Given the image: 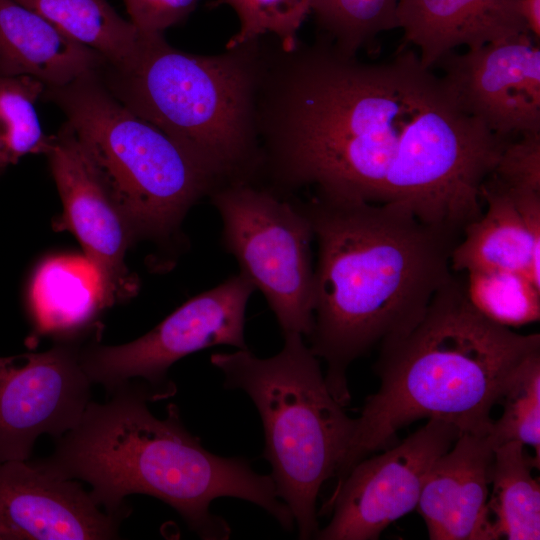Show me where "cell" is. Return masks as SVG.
Instances as JSON below:
<instances>
[{"label":"cell","instance_id":"obj_30","mask_svg":"<svg viewBox=\"0 0 540 540\" xmlns=\"http://www.w3.org/2000/svg\"><path fill=\"white\" fill-rule=\"evenodd\" d=\"M0 540H13L12 535L0 524Z\"/></svg>","mask_w":540,"mask_h":540},{"label":"cell","instance_id":"obj_23","mask_svg":"<svg viewBox=\"0 0 540 540\" xmlns=\"http://www.w3.org/2000/svg\"><path fill=\"white\" fill-rule=\"evenodd\" d=\"M467 275V296L486 318L508 328L539 320L540 287L527 276L507 271H474Z\"/></svg>","mask_w":540,"mask_h":540},{"label":"cell","instance_id":"obj_4","mask_svg":"<svg viewBox=\"0 0 540 540\" xmlns=\"http://www.w3.org/2000/svg\"><path fill=\"white\" fill-rule=\"evenodd\" d=\"M539 351L538 333L520 334L486 318L452 274L415 328L380 347V387L355 419L337 483L423 418L452 423L461 434L490 433L493 407L520 365Z\"/></svg>","mask_w":540,"mask_h":540},{"label":"cell","instance_id":"obj_28","mask_svg":"<svg viewBox=\"0 0 540 540\" xmlns=\"http://www.w3.org/2000/svg\"><path fill=\"white\" fill-rule=\"evenodd\" d=\"M200 0H124L130 21L146 35H160L184 20Z\"/></svg>","mask_w":540,"mask_h":540},{"label":"cell","instance_id":"obj_6","mask_svg":"<svg viewBox=\"0 0 540 540\" xmlns=\"http://www.w3.org/2000/svg\"><path fill=\"white\" fill-rule=\"evenodd\" d=\"M283 336V348L269 358L239 349L212 354L210 360L223 373L224 388L244 391L255 404L277 495L289 507L299 538L310 539L319 530L320 488L336 476L355 419L329 391L319 358L302 335Z\"/></svg>","mask_w":540,"mask_h":540},{"label":"cell","instance_id":"obj_2","mask_svg":"<svg viewBox=\"0 0 540 540\" xmlns=\"http://www.w3.org/2000/svg\"><path fill=\"white\" fill-rule=\"evenodd\" d=\"M292 198L318 247L309 347L326 363L329 391L346 406L349 365L415 328L453 274L451 254L462 234L387 204L315 192Z\"/></svg>","mask_w":540,"mask_h":540},{"label":"cell","instance_id":"obj_22","mask_svg":"<svg viewBox=\"0 0 540 540\" xmlns=\"http://www.w3.org/2000/svg\"><path fill=\"white\" fill-rule=\"evenodd\" d=\"M45 84L28 75L0 74V175L27 154L48 151L46 135L35 108Z\"/></svg>","mask_w":540,"mask_h":540},{"label":"cell","instance_id":"obj_15","mask_svg":"<svg viewBox=\"0 0 540 540\" xmlns=\"http://www.w3.org/2000/svg\"><path fill=\"white\" fill-rule=\"evenodd\" d=\"M495 444L462 433L431 467L417 504L432 540H497L488 507Z\"/></svg>","mask_w":540,"mask_h":540},{"label":"cell","instance_id":"obj_8","mask_svg":"<svg viewBox=\"0 0 540 540\" xmlns=\"http://www.w3.org/2000/svg\"><path fill=\"white\" fill-rule=\"evenodd\" d=\"M223 248L265 296L283 334L308 337L313 328L314 268L309 220L295 200L251 184L214 189Z\"/></svg>","mask_w":540,"mask_h":540},{"label":"cell","instance_id":"obj_5","mask_svg":"<svg viewBox=\"0 0 540 540\" xmlns=\"http://www.w3.org/2000/svg\"><path fill=\"white\" fill-rule=\"evenodd\" d=\"M262 37L214 55L150 35L126 70H98L123 105L177 142L215 181L255 184L260 148L255 100Z\"/></svg>","mask_w":540,"mask_h":540},{"label":"cell","instance_id":"obj_27","mask_svg":"<svg viewBox=\"0 0 540 540\" xmlns=\"http://www.w3.org/2000/svg\"><path fill=\"white\" fill-rule=\"evenodd\" d=\"M490 176L508 189L540 193V132L510 140Z\"/></svg>","mask_w":540,"mask_h":540},{"label":"cell","instance_id":"obj_7","mask_svg":"<svg viewBox=\"0 0 540 540\" xmlns=\"http://www.w3.org/2000/svg\"><path fill=\"white\" fill-rule=\"evenodd\" d=\"M98 70L46 87L42 99L65 114L136 239L171 243L190 208L217 185L177 142L116 99Z\"/></svg>","mask_w":540,"mask_h":540},{"label":"cell","instance_id":"obj_9","mask_svg":"<svg viewBox=\"0 0 540 540\" xmlns=\"http://www.w3.org/2000/svg\"><path fill=\"white\" fill-rule=\"evenodd\" d=\"M256 290L241 272L204 291L173 311L138 339L115 346L91 344L80 350V363L91 383L111 394L133 378H141L158 400L172 396L169 368L181 358L216 345L248 349L245 312Z\"/></svg>","mask_w":540,"mask_h":540},{"label":"cell","instance_id":"obj_12","mask_svg":"<svg viewBox=\"0 0 540 540\" xmlns=\"http://www.w3.org/2000/svg\"><path fill=\"white\" fill-rule=\"evenodd\" d=\"M46 155L63 204L58 229L72 232L80 242L99 275L106 307L131 297L138 283L125 255L136 237L68 122L53 135Z\"/></svg>","mask_w":540,"mask_h":540},{"label":"cell","instance_id":"obj_10","mask_svg":"<svg viewBox=\"0 0 540 540\" xmlns=\"http://www.w3.org/2000/svg\"><path fill=\"white\" fill-rule=\"evenodd\" d=\"M452 423L427 424L385 452L356 463L336 484L321 514L332 512L320 540H375L394 521L417 507L434 462L460 435Z\"/></svg>","mask_w":540,"mask_h":540},{"label":"cell","instance_id":"obj_18","mask_svg":"<svg viewBox=\"0 0 540 540\" xmlns=\"http://www.w3.org/2000/svg\"><path fill=\"white\" fill-rule=\"evenodd\" d=\"M105 64L99 53L39 13L15 0H0V74L28 75L55 87Z\"/></svg>","mask_w":540,"mask_h":540},{"label":"cell","instance_id":"obj_13","mask_svg":"<svg viewBox=\"0 0 540 540\" xmlns=\"http://www.w3.org/2000/svg\"><path fill=\"white\" fill-rule=\"evenodd\" d=\"M437 64L459 107L493 133L540 132V48L530 33L452 51Z\"/></svg>","mask_w":540,"mask_h":540},{"label":"cell","instance_id":"obj_17","mask_svg":"<svg viewBox=\"0 0 540 540\" xmlns=\"http://www.w3.org/2000/svg\"><path fill=\"white\" fill-rule=\"evenodd\" d=\"M397 21L430 69L459 46L474 49L529 33L518 0H399Z\"/></svg>","mask_w":540,"mask_h":540},{"label":"cell","instance_id":"obj_1","mask_svg":"<svg viewBox=\"0 0 540 540\" xmlns=\"http://www.w3.org/2000/svg\"><path fill=\"white\" fill-rule=\"evenodd\" d=\"M257 185L387 204L462 231L510 141L457 104L411 50L367 63L330 41L265 42L255 100Z\"/></svg>","mask_w":540,"mask_h":540},{"label":"cell","instance_id":"obj_21","mask_svg":"<svg viewBox=\"0 0 540 540\" xmlns=\"http://www.w3.org/2000/svg\"><path fill=\"white\" fill-rule=\"evenodd\" d=\"M539 459L517 441L494 448L488 507L497 539L540 538V487L533 476Z\"/></svg>","mask_w":540,"mask_h":540},{"label":"cell","instance_id":"obj_29","mask_svg":"<svg viewBox=\"0 0 540 540\" xmlns=\"http://www.w3.org/2000/svg\"><path fill=\"white\" fill-rule=\"evenodd\" d=\"M518 6L528 32L539 42L540 0H518Z\"/></svg>","mask_w":540,"mask_h":540},{"label":"cell","instance_id":"obj_25","mask_svg":"<svg viewBox=\"0 0 540 540\" xmlns=\"http://www.w3.org/2000/svg\"><path fill=\"white\" fill-rule=\"evenodd\" d=\"M499 404L503 413L490 431L495 447L517 441L532 447L540 459V351L520 365Z\"/></svg>","mask_w":540,"mask_h":540},{"label":"cell","instance_id":"obj_11","mask_svg":"<svg viewBox=\"0 0 540 540\" xmlns=\"http://www.w3.org/2000/svg\"><path fill=\"white\" fill-rule=\"evenodd\" d=\"M91 385L71 342L0 357V462L27 461L40 435L57 439L71 430L91 401Z\"/></svg>","mask_w":540,"mask_h":540},{"label":"cell","instance_id":"obj_20","mask_svg":"<svg viewBox=\"0 0 540 540\" xmlns=\"http://www.w3.org/2000/svg\"><path fill=\"white\" fill-rule=\"evenodd\" d=\"M39 13L72 40L126 70L137 60L149 35L123 19L106 0H15Z\"/></svg>","mask_w":540,"mask_h":540},{"label":"cell","instance_id":"obj_19","mask_svg":"<svg viewBox=\"0 0 540 540\" xmlns=\"http://www.w3.org/2000/svg\"><path fill=\"white\" fill-rule=\"evenodd\" d=\"M35 330L64 341L90 326L106 308L99 275L84 256L57 255L41 262L28 289Z\"/></svg>","mask_w":540,"mask_h":540},{"label":"cell","instance_id":"obj_26","mask_svg":"<svg viewBox=\"0 0 540 540\" xmlns=\"http://www.w3.org/2000/svg\"><path fill=\"white\" fill-rule=\"evenodd\" d=\"M237 14L239 31L225 48H232L270 34L285 50L293 49L303 21L314 0H220Z\"/></svg>","mask_w":540,"mask_h":540},{"label":"cell","instance_id":"obj_14","mask_svg":"<svg viewBox=\"0 0 540 540\" xmlns=\"http://www.w3.org/2000/svg\"><path fill=\"white\" fill-rule=\"evenodd\" d=\"M123 519L101 511L75 480L27 461L0 462V524L13 540L115 539Z\"/></svg>","mask_w":540,"mask_h":540},{"label":"cell","instance_id":"obj_16","mask_svg":"<svg viewBox=\"0 0 540 540\" xmlns=\"http://www.w3.org/2000/svg\"><path fill=\"white\" fill-rule=\"evenodd\" d=\"M482 199L486 211L464 227L451 254V270L515 272L540 287V194L510 196L489 176Z\"/></svg>","mask_w":540,"mask_h":540},{"label":"cell","instance_id":"obj_24","mask_svg":"<svg viewBox=\"0 0 540 540\" xmlns=\"http://www.w3.org/2000/svg\"><path fill=\"white\" fill-rule=\"evenodd\" d=\"M399 0H314L312 10L328 41L347 55H356L383 31L398 28Z\"/></svg>","mask_w":540,"mask_h":540},{"label":"cell","instance_id":"obj_3","mask_svg":"<svg viewBox=\"0 0 540 540\" xmlns=\"http://www.w3.org/2000/svg\"><path fill=\"white\" fill-rule=\"evenodd\" d=\"M110 395L105 403L91 400L78 423L55 439L53 453L31 463L56 477L85 481L93 501L122 518L130 513L127 496L158 498L205 540L231 534L228 523L210 511L219 497L254 503L292 530V513L271 475L258 474L245 458L206 450L186 429L176 405H168L164 419L154 416L147 403L158 398L145 382L129 381Z\"/></svg>","mask_w":540,"mask_h":540}]
</instances>
